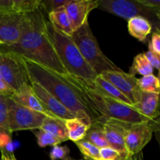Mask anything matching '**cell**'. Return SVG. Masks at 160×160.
Here are the masks:
<instances>
[{
  "label": "cell",
  "mask_w": 160,
  "mask_h": 160,
  "mask_svg": "<svg viewBox=\"0 0 160 160\" xmlns=\"http://www.w3.org/2000/svg\"><path fill=\"white\" fill-rule=\"evenodd\" d=\"M31 81L38 83L52 94L77 118L91 126L104 121L89 97L84 82L70 75H61L23 57Z\"/></svg>",
  "instance_id": "obj_1"
},
{
  "label": "cell",
  "mask_w": 160,
  "mask_h": 160,
  "mask_svg": "<svg viewBox=\"0 0 160 160\" xmlns=\"http://www.w3.org/2000/svg\"><path fill=\"white\" fill-rule=\"evenodd\" d=\"M45 20L41 7L23 14L19 42L12 46L2 47L15 52L56 73L63 76L68 75L47 34Z\"/></svg>",
  "instance_id": "obj_2"
},
{
  "label": "cell",
  "mask_w": 160,
  "mask_h": 160,
  "mask_svg": "<svg viewBox=\"0 0 160 160\" xmlns=\"http://www.w3.org/2000/svg\"><path fill=\"white\" fill-rule=\"evenodd\" d=\"M46 32L56 52L67 73L87 83L95 88V80L98 75L89 67L70 36L63 34L45 20Z\"/></svg>",
  "instance_id": "obj_3"
},
{
  "label": "cell",
  "mask_w": 160,
  "mask_h": 160,
  "mask_svg": "<svg viewBox=\"0 0 160 160\" xmlns=\"http://www.w3.org/2000/svg\"><path fill=\"white\" fill-rule=\"evenodd\" d=\"M70 37L84 60L97 75L102 74L106 71L122 70L102 52L96 38L91 30L88 22L74 31Z\"/></svg>",
  "instance_id": "obj_4"
},
{
  "label": "cell",
  "mask_w": 160,
  "mask_h": 160,
  "mask_svg": "<svg viewBox=\"0 0 160 160\" xmlns=\"http://www.w3.org/2000/svg\"><path fill=\"white\" fill-rule=\"evenodd\" d=\"M98 8L126 20L134 17H144L150 22L152 31H160L159 10L142 4L139 0H99Z\"/></svg>",
  "instance_id": "obj_5"
},
{
  "label": "cell",
  "mask_w": 160,
  "mask_h": 160,
  "mask_svg": "<svg viewBox=\"0 0 160 160\" xmlns=\"http://www.w3.org/2000/svg\"><path fill=\"white\" fill-rule=\"evenodd\" d=\"M0 74L14 92L24 84H31L23 56L2 46L0 47Z\"/></svg>",
  "instance_id": "obj_6"
},
{
  "label": "cell",
  "mask_w": 160,
  "mask_h": 160,
  "mask_svg": "<svg viewBox=\"0 0 160 160\" xmlns=\"http://www.w3.org/2000/svg\"><path fill=\"white\" fill-rule=\"evenodd\" d=\"M8 123L9 132L40 129L47 116L22 106L10 97L7 98Z\"/></svg>",
  "instance_id": "obj_7"
},
{
  "label": "cell",
  "mask_w": 160,
  "mask_h": 160,
  "mask_svg": "<svg viewBox=\"0 0 160 160\" xmlns=\"http://www.w3.org/2000/svg\"><path fill=\"white\" fill-rule=\"evenodd\" d=\"M101 98L106 107L107 119H113L130 124L147 123L148 120L132 105L127 104L123 102L117 101L109 97L101 95Z\"/></svg>",
  "instance_id": "obj_8"
},
{
  "label": "cell",
  "mask_w": 160,
  "mask_h": 160,
  "mask_svg": "<svg viewBox=\"0 0 160 160\" xmlns=\"http://www.w3.org/2000/svg\"><path fill=\"white\" fill-rule=\"evenodd\" d=\"M100 75L113 84L129 99L133 106L138 102L142 92L138 86V78L134 75L125 73L123 70L106 71Z\"/></svg>",
  "instance_id": "obj_9"
},
{
  "label": "cell",
  "mask_w": 160,
  "mask_h": 160,
  "mask_svg": "<svg viewBox=\"0 0 160 160\" xmlns=\"http://www.w3.org/2000/svg\"><path fill=\"white\" fill-rule=\"evenodd\" d=\"M102 123L109 146L119 152L126 160L131 159L125 145V137L131 124L113 119H106Z\"/></svg>",
  "instance_id": "obj_10"
},
{
  "label": "cell",
  "mask_w": 160,
  "mask_h": 160,
  "mask_svg": "<svg viewBox=\"0 0 160 160\" xmlns=\"http://www.w3.org/2000/svg\"><path fill=\"white\" fill-rule=\"evenodd\" d=\"M149 122L131 124L128 128L125 137V145L131 157L142 152L152 140L153 132Z\"/></svg>",
  "instance_id": "obj_11"
},
{
  "label": "cell",
  "mask_w": 160,
  "mask_h": 160,
  "mask_svg": "<svg viewBox=\"0 0 160 160\" xmlns=\"http://www.w3.org/2000/svg\"><path fill=\"white\" fill-rule=\"evenodd\" d=\"M23 15L15 12H0V42L2 45L12 46L19 42Z\"/></svg>",
  "instance_id": "obj_12"
},
{
  "label": "cell",
  "mask_w": 160,
  "mask_h": 160,
  "mask_svg": "<svg viewBox=\"0 0 160 160\" xmlns=\"http://www.w3.org/2000/svg\"><path fill=\"white\" fill-rule=\"evenodd\" d=\"M31 84L39 101L48 112L57 118L63 120L77 118L73 112H70L52 94L44 88L42 85L34 81H31Z\"/></svg>",
  "instance_id": "obj_13"
},
{
  "label": "cell",
  "mask_w": 160,
  "mask_h": 160,
  "mask_svg": "<svg viewBox=\"0 0 160 160\" xmlns=\"http://www.w3.org/2000/svg\"><path fill=\"white\" fill-rule=\"evenodd\" d=\"M98 4L99 0H70L64 6L74 31L88 22L89 13L98 8Z\"/></svg>",
  "instance_id": "obj_14"
},
{
  "label": "cell",
  "mask_w": 160,
  "mask_h": 160,
  "mask_svg": "<svg viewBox=\"0 0 160 160\" xmlns=\"http://www.w3.org/2000/svg\"><path fill=\"white\" fill-rule=\"evenodd\" d=\"M10 98L20 106H24V107L28 108L30 109H32L35 112H40V113L44 114L47 117L56 118L55 116L50 113L49 112H48L44 108L41 102L39 101L37 95L34 93V90L31 87V84H26L23 85L20 88L16 91L11 95Z\"/></svg>",
  "instance_id": "obj_15"
},
{
  "label": "cell",
  "mask_w": 160,
  "mask_h": 160,
  "mask_svg": "<svg viewBox=\"0 0 160 160\" xmlns=\"http://www.w3.org/2000/svg\"><path fill=\"white\" fill-rule=\"evenodd\" d=\"M134 107L149 120H156L160 115V94L142 92L140 99Z\"/></svg>",
  "instance_id": "obj_16"
},
{
  "label": "cell",
  "mask_w": 160,
  "mask_h": 160,
  "mask_svg": "<svg viewBox=\"0 0 160 160\" xmlns=\"http://www.w3.org/2000/svg\"><path fill=\"white\" fill-rule=\"evenodd\" d=\"M129 34L140 42H145L147 38L152 31V26L148 20L144 17H138L128 20Z\"/></svg>",
  "instance_id": "obj_17"
},
{
  "label": "cell",
  "mask_w": 160,
  "mask_h": 160,
  "mask_svg": "<svg viewBox=\"0 0 160 160\" xmlns=\"http://www.w3.org/2000/svg\"><path fill=\"white\" fill-rule=\"evenodd\" d=\"M48 20L54 28L67 35L71 36L74 32L64 6L48 13Z\"/></svg>",
  "instance_id": "obj_18"
},
{
  "label": "cell",
  "mask_w": 160,
  "mask_h": 160,
  "mask_svg": "<svg viewBox=\"0 0 160 160\" xmlns=\"http://www.w3.org/2000/svg\"><path fill=\"white\" fill-rule=\"evenodd\" d=\"M95 88L100 95L109 97L117 101L123 102L127 104L132 105L128 98L120 92L115 86L108 81H106L101 75H98L95 80ZM133 106V105H132Z\"/></svg>",
  "instance_id": "obj_19"
},
{
  "label": "cell",
  "mask_w": 160,
  "mask_h": 160,
  "mask_svg": "<svg viewBox=\"0 0 160 160\" xmlns=\"http://www.w3.org/2000/svg\"><path fill=\"white\" fill-rule=\"evenodd\" d=\"M40 129L49 133L62 142L69 140L64 120L57 117L56 118L49 117H45Z\"/></svg>",
  "instance_id": "obj_20"
},
{
  "label": "cell",
  "mask_w": 160,
  "mask_h": 160,
  "mask_svg": "<svg viewBox=\"0 0 160 160\" xmlns=\"http://www.w3.org/2000/svg\"><path fill=\"white\" fill-rule=\"evenodd\" d=\"M64 123L67 130L69 140L74 142L83 140L91 127L78 118L65 120Z\"/></svg>",
  "instance_id": "obj_21"
},
{
  "label": "cell",
  "mask_w": 160,
  "mask_h": 160,
  "mask_svg": "<svg viewBox=\"0 0 160 160\" xmlns=\"http://www.w3.org/2000/svg\"><path fill=\"white\" fill-rule=\"evenodd\" d=\"M84 140L90 142L99 149L109 147V144L105 136L102 123L101 122H95L91 125Z\"/></svg>",
  "instance_id": "obj_22"
},
{
  "label": "cell",
  "mask_w": 160,
  "mask_h": 160,
  "mask_svg": "<svg viewBox=\"0 0 160 160\" xmlns=\"http://www.w3.org/2000/svg\"><path fill=\"white\" fill-rule=\"evenodd\" d=\"M154 68L152 67L145 53H140L134 58L133 63L130 68V74L135 76L140 74L143 76L153 74Z\"/></svg>",
  "instance_id": "obj_23"
},
{
  "label": "cell",
  "mask_w": 160,
  "mask_h": 160,
  "mask_svg": "<svg viewBox=\"0 0 160 160\" xmlns=\"http://www.w3.org/2000/svg\"><path fill=\"white\" fill-rule=\"evenodd\" d=\"M138 86L142 92L160 94V83L157 77L153 74L143 76L138 79Z\"/></svg>",
  "instance_id": "obj_24"
},
{
  "label": "cell",
  "mask_w": 160,
  "mask_h": 160,
  "mask_svg": "<svg viewBox=\"0 0 160 160\" xmlns=\"http://www.w3.org/2000/svg\"><path fill=\"white\" fill-rule=\"evenodd\" d=\"M78 148H79L81 154L84 159L88 160H100V149L85 140H81L75 142Z\"/></svg>",
  "instance_id": "obj_25"
},
{
  "label": "cell",
  "mask_w": 160,
  "mask_h": 160,
  "mask_svg": "<svg viewBox=\"0 0 160 160\" xmlns=\"http://www.w3.org/2000/svg\"><path fill=\"white\" fill-rule=\"evenodd\" d=\"M33 131H34L35 137L37 138L38 145L41 148H45L46 146H56V145H59V144L62 143L61 141L43 130L37 129Z\"/></svg>",
  "instance_id": "obj_26"
},
{
  "label": "cell",
  "mask_w": 160,
  "mask_h": 160,
  "mask_svg": "<svg viewBox=\"0 0 160 160\" xmlns=\"http://www.w3.org/2000/svg\"><path fill=\"white\" fill-rule=\"evenodd\" d=\"M8 97L0 95V134L7 133L10 134L8 123Z\"/></svg>",
  "instance_id": "obj_27"
},
{
  "label": "cell",
  "mask_w": 160,
  "mask_h": 160,
  "mask_svg": "<svg viewBox=\"0 0 160 160\" xmlns=\"http://www.w3.org/2000/svg\"><path fill=\"white\" fill-rule=\"evenodd\" d=\"M50 159L51 160H67L70 156V149L67 145L53 146L50 152Z\"/></svg>",
  "instance_id": "obj_28"
},
{
  "label": "cell",
  "mask_w": 160,
  "mask_h": 160,
  "mask_svg": "<svg viewBox=\"0 0 160 160\" xmlns=\"http://www.w3.org/2000/svg\"><path fill=\"white\" fill-rule=\"evenodd\" d=\"M70 0H41L40 7L48 14L59 8L64 6Z\"/></svg>",
  "instance_id": "obj_29"
},
{
  "label": "cell",
  "mask_w": 160,
  "mask_h": 160,
  "mask_svg": "<svg viewBox=\"0 0 160 160\" xmlns=\"http://www.w3.org/2000/svg\"><path fill=\"white\" fill-rule=\"evenodd\" d=\"M100 160H126L119 152L111 147H106L100 149Z\"/></svg>",
  "instance_id": "obj_30"
},
{
  "label": "cell",
  "mask_w": 160,
  "mask_h": 160,
  "mask_svg": "<svg viewBox=\"0 0 160 160\" xmlns=\"http://www.w3.org/2000/svg\"><path fill=\"white\" fill-rule=\"evenodd\" d=\"M148 50L160 55V31H153L151 40L148 43Z\"/></svg>",
  "instance_id": "obj_31"
},
{
  "label": "cell",
  "mask_w": 160,
  "mask_h": 160,
  "mask_svg": "<svg viewBox=\"0 0 160 160\" xmlns=\"http://www.w3.org/2000/svg\"><path fill=\"white\" fill-rule=\"evenodd\" d=\"M145 56L148 59V62L154 69L160 70V55L155 53L154 52L148 50L147 52L145 53Z\"/></svg>",
  "instance_id": "obj_32"
},
{
  "label": "cell",
  "mask_w": 160,
  "mask_h": 160,
  "mask_svg": "<svg viewBox=\"0 0 160 160\" xmlns=\"http://www.w3.org/2000/svg\"><path fill=\"white\" fill-rule=\"evenodd\" d=\"M149 124L160 147V117L156 118V120H151L149 122Z\"/></svg>",
  "instance_id": "obj_33"
},
{
  "label": "cell",
  "mask_w": 160,
  "mask_h": 160,
  "mask_svg": "<svg viewBox=\"0 0 160 160\" xmlns=\"http://www.w3.org/2000/svg\"><path fill=\"white\" fill-rule=\"evenodd\" d=\"M14 92H15L5 82V81L0 74V95L6 97H10Z\"/></svg>",
  "instance_id": "obj_34"
},
{
  "label": "cell",
  "mask_w": 160,
  "mask_h": 160,
  "mask_svg": "<svg viewBox=\"0 0 160 160\" xmlns=\"http://www.w3.org/2000/svg\"><path fill=\"white\" fill-rule=\"evenodd\" d=\"M142 4L160 11V0H139Z\"/></svg>",
  "instance_id": "obj_35"
},
{
  "label": "cell",
  "mask_w": 160,
  "mask_h": 160,
  "mask_svg": "<svg viewBox=\"0 0 160 160\" xmlns=\"http://www.w3.org/2000/svg\"><path fill=\"white\" fill-rule=\"evenodd\" d=\"M1 151V160H17L12 152H9L6 148H0Z\"/></svg>",
  "instance_id": "obj_36"
},
{
  "label": "cell",
  "mask_w": 160,
  "mask_h": 160,
  "mask_svg": "<svg viewBox=\"0 0 160 160\" xmlns=\"http://www.w3.org/2000/svg\"><path fill=\"white\" fill-rule=\"evenodd\" d=\"M10 142L9 134L2 133L0 134V148H5V146Z\"/></svg>",
  "instance_id": "obj_37"
},
{
  "label": "cell",
  "mask_w": 160,
  "mask_h": 160,
  "mask_svg": "<svg viewBox=\"0 0 160 160\" xmlns=\"http://www.w3.org/2000/svg\"><path fill=\"white\" fill-rule=\"evenodd\" d=\"M131 160H145L144 159V156H143V153L142 152H139L138 154L134 155L131 158Z\"/></svg>",
  "instance_id": "obj_38"
},
{
  "label": "cell",
  "mask_w": 160,
  "mask_h": 160,
  "mask_svg": "<svg viewBox=\"0 0 160 160\" xmlns=\"http://www.w3.org/2000/svg\"><path fill=\"white\" fill-rule=\"evenodd\" d=\"M158 80H159V83H160V70H159V73H158Z\"/></svg>",
  "instance_id": "obj_39"
},
{
  "label": "cell",
  "mask_w": 160,
  "mask_h": 160,
  "mask_svg": "<svg viewBox=\"0 0 160 160\" xmlns=\"http://www.w3.org/2000/svg\"><path fill=\"white\" fill-rule=\"evenodd\" d=\"M67 160H83V159H73V158H71V157H69V159Z\"/></svg>",
  "instance_id": "obj_40"
},
{
  "label": "cell",
  "mask_w": 160,
  "mask_h": 160,
  "mask_svg": "<svg viewBox=\"0 0 160 160\" xmlns=\"http://www.w3.org/2000/svg\"><path fill=\"white\" fill-rule=\"evenodd\" d=\"M157 15H158V17H159V18H160V11H159V12H158Z\"/></svg>",
  "instance_id": "obj_41"
},
{
  "label": "cell",
  "mask_w": 160,
  "mask_h": 160,
  "mask_svg": "<svg viewBox=\"0 0 160 160\" xmlns=\"http://www.w3.org/2000/svg\"><path fill=\"white\" fill-rule=\"evenodd\" d=\"M2 43H1V42H0V47H1V46H2Z\"/></svg>",
  "instance_id": "obj_42"
},
{
  "label": "cell",
  "mask_w": 160,
  "mask_h": 160,
  "mask_svg": "<svg viewBox=\"0 0 160 160\" xmlns=\"http://www.w3.org/2000/svg\"><path fill=\"white\" fill-rule=\"evenodd\" d=\"M128 160H131V159H128Z\"/></svg>",
  "instance_id": "obj_43"
}]
</instances>
